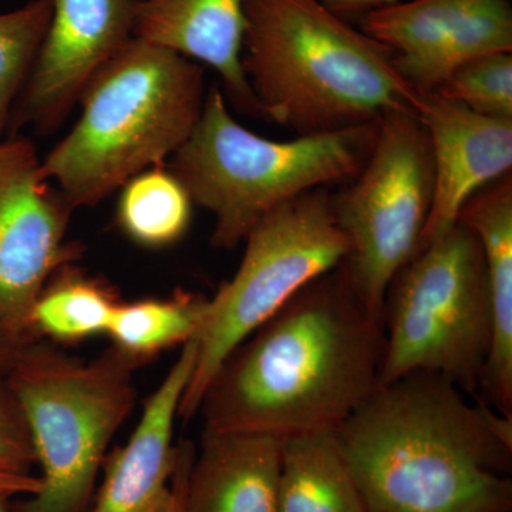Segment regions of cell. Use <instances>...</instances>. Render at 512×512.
I'll return each mask as SVG.
<instances>
[{
  "label": "cell",
  "mask_w": 512,
  "mask_h": 512,
  "mask_svg": "<svg viewBox=\"0 0 512 512\" xmlns=\"http://www.w3.org/2000/svg\"><path fill=\"white\" fill-rule=\"evenodd\" d=\"M383 322L342 265L296 293L224 360L204 427L285 439L336 431L380 387Z\"/></svg>",
  "instance_id": "cell-1"
},
{
  "label": "cell",
  "mask_w": 512,
  "mask_h": 512,
  "mask_svg": "<svg viewBox=\"0 0 512 512\" xmlns=\"http://www.w3.org/2000/svg\"><path fill=\"white\" fill-rule=\"evenodd\" d=\"M336 436L367 512L512 511V419L444 377L382 384Z\"/></svg>",
  "instance_id": "cell-2"
},
{
  "label": "cell",
  "mask_w": 512,
  "mask_h": 512,
  "mask_svg": "<svg viewBox=\"0 0 512 512\" xmlns=\"http://www.w3.org/2000/svg\"><path fill=\"white\" fill-rule=\"evenodd\" d=\"M241 63L264 119L298 136L416 110L393 55L318 0H245Z\"/></svg>",
  "instance_id": "cell-3"
},
{
  "label": "cell",
  "mask_w": 512,
  "mask_h": 512,
  "mask_svg": "<svg viewBox=\"0 0 512 512\" xmlns=\"http://www.w3.org/2000/svg\"><path fill=\"white\" fill-rule=\"evenodd\" d=\"M205 96L200 63L134 37L87 84L79 120L40 171L73 210L99 204L183 147Z\"/></svg>",
  "instance_id": "cell-4"
},
{
  "label": "cell",
  "mask_w": 512,
  "mask_h": 512,
  "mask_svg": "<svg viewBox=\"0 0 512 512\" xmlns=\"http://www.w3.org/2000/svg\"><path fill=\"white\" fill-rule=\"evenodd\" d=\"M377 124L272 141L242 127L214 86L190 138L171 157V173L192 204L214 215L212 245L235 249L279 205L353 180L369 158Z\"/></svg>",
  "instance_id": "cell-5"
},
{
  "label": "cell",
  "mask_w": 512,
  "mask_h": 512,
  "mask_svg": "<svg viewBox=\"0 0 512 512\" xmlns=\"http://www.w3.org/2000/svg\"><path fill=\"white\" fill-rule=\"evenodd\" d=\"M382 322L380 386L431 373L477 396L493 342L490 286L477 235L457 222L420 248L390 282Z\"/></svg>",
  "instance_id": "cell-6"
},
{
  "label": "cell",
  "mask_w": 512,
  "mask_h": 512,
  "mask_svg": "<svg viewBox=\"0 0 512 512\" xmlns=\"http://www.w3.org/2000/svg\"><path fill=\"white\" fill-rule=\"evenodd\" d=\"M138 363L116 348L86 363L47 345L20 359L13 396L42 467L22 512H83L106 448L133 410Z\"/></svg>",
  "instance_id": "cell-7"
},
{
  "label": "cell",
  "mask_w": 512,
  "mask_h": 512,
  "mask_svg": "<svg viewBox=\"0 0 512 512\" xmlns=\"http://www.w3.org/2000/svg\"><path fill=\"white\" fill-rule=\"evenodd\" d=\"M237 274L208 299L195 335L197 360L178 416L198 414L224 360L306 285L345 262L349 241L319 188L266 214L245 238Z\"/></svg>",
  "instance_id": "cell-8"
},
{
  "label": "cell",
  "mask_w": 512,
  "mask_h": 512,
  "mask_svg": "<svg viewBox=\"0 0 512 512\" xmlns=\"http://www.w3.org/2000/svg\"><path fill=\"white\" fill-rule=\"evenodd\" d=\"M352 181L332 195L333 214L349 241L342 268L382 320L390 282L419 252L433 205V157L416 110L380 117L369 158Z\"/></svg>",
  "instance_id": "cell-9"
},
{
  "label": "cell",
  "mask_w": 512,
  "mask_h": 512,
  "mask_svg": "<svg viewBox=\"0 0 512 512\" xmlns=\"http://www.w3.org/2000/svg\"><path fill=\"white\" fill-rule=\"evenodd\" d=\"M72 205L40 171L23 138L0 143V329L19 336L50 276L73 258L64 244Z\"/></svg>",
  "instance_id": "cell-10"
},
{
  "label": "cell",
  "mask_w": 512,
  "mask_h": 512,
  "mask_svg": "<svg viewBox=\"0 0 512 512\" xmlns=\"http://www.w3.org/2000/svg\"><path fill=\"white\" fill-rule=\"evenodd\" d=\"M50 22L9 120L10 137L55 131L101 67L136 37L143 0H45Z\"/></svg>",
  "instance_id": "cell-11"
},
{
  "label": "cell",
  "mask_w": 512,
  "mask_h": 512,
  "mask_svg": "<svg viewBox=\"0 0 512 512\" xmlns=\"http://www.w3.org/2000/svg\"><path fill=\"white\" fill-rule=\"evenodd\" d=\"M416 113L429 137L434 168L423 248L457 224L476 192L511 174L512 119L484 116L436 92H419Z\"/></svg>",
  "instance_id": "cell-12"
},
{
  "label": "cell",
  "mask_w": 512,
  "mask_h": 512,
  "mask_svg": "<svg viewBox=\"0 0 512 512\" xmlns=\"http://www.w3.org/2000/svg\"><path fill=\"white\" fill-rule=\"evenodd\" d=\"M197 360V343L180 356L151 394L143 416L123 447L111 456L90 512H165L175 467L174 424Z\"/></svg>",
  "instance_id": "cell-13"
},
{
  "label": "cell",
  "mask_w": 512,
  "mask_h": 512,
  "mask_svg": "<svg viewBox=\"0 0 512 512\" xmlns=\"http://www.w3.org/2000/svg\"><path fill=\"white\" fill-rule=\"evenodd\" d=\"M244 5L245 0H143L136 37L211 67L235 109L264 119L242 69Z\"/></svg>",
  "instance_id": "cell-14"
},
{
  "label": "cell",
  "mask_w": 512,
  "mask_h": 512,
  "mask_svg": "<svg viewBox=\"0 0 512 512\" xmlns=\"http://www.w3.org/2000/svg\"><path fill=\"white\" fill-rule=\"evenodd\" d=\"M282 439L204 427L185 488V512H278Z\"/></svg>",
  "instance_id": "cell-15"
},
{
  "label": "cell",
  "mask_w": 512,
  "mask_h": 512,
  "mask_svg": "<svg viewBox=\"0 0 512 512\" xmlns=\"http://www.w3.org/2000/svg\"><path fill=\"white\" fill-rule=\"evenodd\" d=\"M457 222L480 241L493 309V342L480 390L483 402L512 419V177L476 192Z\"/></svg>",
  "instance_id": "cell-16"
},
{
  "label": "cell",
  "mask_w": 512,
  "mask_h": 512,
  "mask_svg": "<svg viewBox=\"0 0 512 512\" xmlns=\"http://www.w3.org/2000/svg\"><path fill=\"white\" fill-rule=\"evenodd\" d=\"M278 512H367L336 431L282 439Z\"/></svg>",
  "instance_id": "cell-17"
},
{
  "label": "cell",
  "mask_w": 512,
  "mask_h": 512,
  "mask_svg": "<svg viewBox=\"0 0 512 512\" xmlns=\"http://www.w3.org/2000/svg\"><path fill=\"white\" fill-rule=\"evenodd\" d=\"M474 0H404L363 16L360 30L386 47L412 84Z\"/></svg>",
  "instance_id": "cell-18"
},
{
  "label": "cell",
  "mask_w": 512,
  "mask_h": 512,
  "mask_svg": "<svg viewBox=\"0 0 512 512\" xmlns=\"http://www.w3.org/2000/svg\"><path fill=\"white\" fill-rule=\"evenodd\" d=\"M192 200L177 177L161 165L123 185L117 221L128 238L147 248H164L184 237Z\"/></svg>",
  "instance_id": "cell-19"
},
{
  "label": "cell",
  "mask_w": 512,
  "mask_h": 512,
  "mask_svg": "<svg viewBox=\"0 0 512 512\" xmlns=\"http://www.w3.org/2000/svg\"><path fill=\"white\" fill-rule=\"evenodd\" d=\"M207 302L208 298L180 293L164 301L119 303L107 333L116 349L140 362L143 357L194 339Z\"/></svg>",
  "instance_id": "cell-20"
},
{
  "label": "cell",
  "mask_w": 512,
  "mask_h": 512,
  "mask_svg": "<svg viewBox=\"0 0 512 512\" xmlns=\"http://www.w3.org/2000/svg\"><path fill=\"white\" fill-rule=\"evenodd\" d=\"M493 53H512L511 0H474L412 86L434 92L461 64Z\"/></svg>",
  "instance_id": "cell-21"
},
{
  "label": "cell",
  "mask_w": 512,
  "mask_h": 512,
  "mask_svg": "<svg viewBox=\"0 0 512 512\" xmlns=\"http://www.w3.org/2000/svg\"><path fill=\"white\" fill-rule=\"evenodd\" d=\"M117 305L103 285L66 272L40 293L30 323L49 338L77 342L107 333Z\"/></svg>",
  "instance_id": "cell-22"
},
{
  "label": "cell",
  "mask_w": 512,
  "mask_h": 512,
  "mask_svg": "<svg viewBox=\"0 0 512 512\" xmlns=\"http://www.w3.org/2000/svg\"><path fill=\"white\" fill-rule=\"evenodd\" d=\"M45 0L0 15V143L25 89L50 22Z\"/></svg>",
  "instance_id": "cell-23"
},
{
  "label": "cell",
  "mask_w": 512,
  "mask_h": 512,
  "mask_svg": "<svg viewBox=\"0 0 512 512\" xmlns=\"http://www.w3.org/2000/svg\"><path fill=\"white\" fill-rule=\"evenodd\" d=\"M434 92L484 116L512 119V53H493L461 64Z\"/></svg>",
  "instance_id": "cell-24"
},
{
  "label": "cell",
  "mask_w": 512,
  "mask_h": 512,
  "mask_svg": "<svg viewBox=\"0 0 512 512\" xmlns=\"http://www.w3.org/2000/svg\"><path fill=\"white\" fill-rule=\"evenodd\" d=\"M33 461L35 450L18 400L9 403L0 390V473L28 474Z\"/></svg>",
  "instance_id": "cell-25"
},
{
  "label": "cell",
  "mask_w": 512,
  "mask_h": 512,
  "mask_svg": "<svg viewBox=\"0 0 512 512\" xmlns=\"http://www.w3.org/2000/svg\"><path fill=\"white\" fill-rule=\"evenodd\" d=\"M195 447L191 441H181L175 454L173 480H171V498L165 512H185V488L188 474L195 457Z\"/></svg>",
  "instance_id": "cell-26"
},
{
  "label": "cell",
  "mask_w": 512,
  "mask_h": 512,
  "mask_svg": "<svg viewBox=\"0 0 512 512\" xmlns=\"http://www.w3.org/2000/svg\"><path fill=\"white\" fill-rule=\"evenodd\" d=\"M330 12L336 13L340 18L346 19L348 16H365L373 10L386 8V6L396 5L404 0H318Z\"/></svg>",
  "instance_id": "cell-27"
},
{
  "label": "cell",
  "mask_w": 512,
  "mask_h": 512,
  "mask_svg": "<svg viewBox=\"0 0 512 512\" xmlns=\"http://www.w3.org/2000/svg\"><path fill=\"white\" fill-rule=\"evenodd\" d=\"M40 478L29 474L0 473V497H12V495H33L39 491Z\"/></svg>",
  "instance_id": "cell-28"
},
{
  "label": "cell",
  "mask_w": 512,
  "mask_h": 512,
  "mask_svg": "<svg viewBox=\"0 0 512 512\" xmlns=\"http://www.w3.org/2000/svg\"><path fill=\"white\" fill-rule=\"evenodd\" d=\"M5 497H0V512H8L5 507Z\"/></svg>",
  "instance_id": "cell-29"
}]
</instances>
